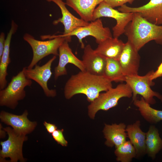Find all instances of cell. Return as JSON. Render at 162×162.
Instances as JSON below:
<instances>
[{
    "label": "cell",
    "instance_id": "obj_1",
    "mask_svg": "<svg viewBox=\"0 0 162 162\" xmlns=\"http://www.w3.org/2000/svg\"><path fill=\"white\" fill-rule=\"evenodd\" d=\"M112 87V82L104 76L80 71L71 75L67 81L64 88V94L65 98L69 99L76 94H83L91 102L101 92H106Z\"/></svg>",
    "mask_w": 162,
    "mask_h": 162
},
{
    "label": "cell",
    "instance_id": "obj_2",
    "mask_svg": "<svg viewBox=\"0 0 162 162\" xmlns=\"http://www.w3.org/2000/svg\"><path fill=\"white\" fill-rule=\"evenodd\" d=\"M134 13L132 20L125 28L124 34L134 49L138 52L152 40L162 45V25L151 23L138 13Z\"/></svg>",
    "mask_w": 162,
    "mask_h": 162
},
{
    "label": "cell",
    "instance_id": "obj_3",
    "mask_svg": "<svg viewBox=\"0 0 162 162\" xmlns=\"http://www.w3.org/2000/svg\"><path fill=\"white\" fill-rule=\"evenodd\" d=\"M132 96V92L129 85L126 83L120 84L115 88L112 87L105 92L100 93L91 102L88 107V115L93 119L98 111H107L116 106L121 98H130Z\"/></svg>",
    "mask_w": 162,
    "mask_h": 162
},
{
    "label": "cell",
    "instance_id": "obj_4",
    "mask_svg": "<svg viewBox=\"0 0 162 162\" xmlns=\"http://www.w3.org/2000/svg\"><path fill=\"white\" fill-rule=\"evenodd\" d=\"M71 37L61 35H54L52 39L43 41L37 40L31 34L26 33L23 38L31 46L33 53L32 61L27 68L30 69L33 68L40 60L49 55L58 56V50L60 46L66 40L70 42Z\"/></svg>",
    "mask_w": 162,
    "mask_h": 162
},
{
    "label": "cell",
    "instance_id": "obj_5",
    "mask_svg": "<svg viewBox=\"0 0 162 162\" xmlns=\"http://www.w3.org/2000/svg\"><path fill=\"white\" fill-rule=\"evenodd\" d=\"M31 80L27 78L23 70L16 75L14 76L10 82L4 88L0 91V105L10 109H14L18 101L26 97L25 88L30 86Z\"/></svg>",
    "mask_w": 162,
    "mask_h": 162
},
{
    "label": "cell",
    "instance_id": "obj_6",
    "mask_svg": "<svg viewBox=\"0 0 162 162\" xmlns=\"http://www.w3.org/2000/svg\"><path fill=\"white\" fill-rule=\"evenodd\" d=\"M153 70L148 72L145 75L125 76V82L130 87L132 92V99L137 98L138 94L141 95L146 101L150 105L156 103L154 97H156L162 101V95L152 90L151 87L154 83L151 80Z\"/></svg>",
    "mask_w": 162,
    "mask_h": 162
},
{
    "label": "cell",
    "instance_id": "obj_7",
    "mask_svg": "<svg viewBox=\"0 0 162 162\" xmlns=\"http://www.w3.org/2000/svg\"><path fill=\"white\" fill-rule=\"evenodd\" d=\"M3 128L8 134V138L6 140L0 142L2 146L0 152V162H4L6 158H9L11 162H16L19 160L25 161L22 149L23 142L27 140V136L17 134L10 127Z\"/></svg>",
    "mask_w": 162,
    "mask_h": 162
},
{
    "label": "cell",
    "instance_id": "obj_8",
    "mask_svg": "<svg viewBox=\"0 0 162 162\" xmlns=\"http://www.w3.org/2000/svg\"><path fill=\"white\" fill-rule=\"evenodd\" d=\"M134 14L121 12L115 9L103 1L94 10L92 21L104 17L114 19L116 23L112 28L113 36L114 38H118L124 34L125 28L132 20Z\"/></svg>",
    "mask_w": 162,
    "mask_h": 162
},
{
    "label": "cell",
    "instance_id": "obj_9",
    "mask_svg": "<svg viewBox=\"0 0 162 162\" xmlns=\"http://www.w3.org/2000/svg\"><path fill=\"white\" fill-rule=\"evenodd\" d=\"M56 58V56H54L42 66L36 64L34 68L30 69L27 67H24L22 69L26 77L37 82L42 88L45 95L48 97H53L57 94L56 90L50 89L47 86L48 82L52 74L51 66Z\"/></svg>",
    "mask_w": 162,
    "mask_h": 162
},
{
    "label": "cell",
    "instance_id": "obj_10",
    "mask_svg": "<svg viewBox=\"0 0 162 162\" xmlns=\"http://www.w3.org/2000/svg\"><path fill=\"white\" fill-rule=\"evenodd\" d=\"M75 36L78 39L81 47L84 49L85 45L82 40L88 36H92L95 39L98 44L106 39L112 37L110 29L104 27L102 20L100 18L92 21L87 26L78 28L70 33L67 36Z\"/></svg>",
    "mask_w": 162,
    "mask_h": 162
},
{
    "label": "cell",
    "instance_id": "obj_11",
    "mask_svg": "<svg viewBox=\"0 0 162 162\" xmlns=\"http://www.w3.org/2000/svg\"><path fill=\"white\" fill-rule=\"evenodd\" d=\"M124 13H137L151 23L162 25V0H150L148 2L138 7L124 4L118 9Z\"/></svg>",
    "mask_w": 162,
    "mask_h": 162
},
{
    "label": "cell",
    "instance_id": "obj_12",
    "mask_svg": "<svg viewBox=\"0 0 162 162\" xmlns=\"http://www.w3.org/2000/svg\"><path fill=\"white\" fill-rule=\"evenodd\" d=\"M28 114L27 110L21 115L2 111L0 114V118L2 122L11 126L17 134L26 135L33 131L37 125L36 122H31L28 119Z\"/></svg>",
    "mask_w": 162,
    "mask_h": 162
},
{
    "label": "cell",
    "instance_id": "obj_13",
    "mask_svg": "<svg viewBox=\"0 0 162 162\" xmlns=\"http://www.w3.org/2000/svg\"><path fill=\"white\" fill-rule=\"evenodd\" d=\"M68 42L64 41L58 49L59 60L58 64L54 70V78L57 80L58 78L67 74L66 68L69 63L74 65L81 71H86L82 60L78 58L73 53L70 47Z\"/></svg>",
    "mask_w": 162,
    "mask_h": 162
},
{
    "label": "cell",
    "instance_id": "obj_14",
    "mask_svg": "<svg viewBox=\"0 0 162 162\" xmlns=\"http://www.w3.org/2000/svg\"><path fill=\"white\" fill-rule=\"evenodd\" d=\"M138 52L128 41L125 43L118 60L125 76L138 74L140 60Z\"/></svg>",
    "mask_w": 162,
    "mask_h": 162
},
{
    "label": "cell",
    "instance_id": "obj_15",
    "mask_svg": "<svg viewBox=\"0 0 162 162\" xmlns=\"http://www.w3.org/2000/svg\"><path fill=\"white\" fill-rule=\"evenodd\" d=\"M49 2H52L56 4L60 8L62 17L53 22L54 24L59 22L62 23L64 25V32L61 35L63 36H67V35L79 27L85 26L88 24L82 19L78 18L73 15L67 9L66 6V3L63 0H46Z\"/></svg>",
    "mask_w": 162,
    "mask_h": 162
},
{
    "label": "cell",
    "instance_id": "obj_16",
    "mask_svg": "<svg viewBox=\"0 0 162 162\" xmlns=\"http://www.w3.org/2000/svg\"><path fill=\"white\" fill-rule=\"evenodd\" d=\"M83 49L82 60L85 71L93 74L103 75L106 58L96 52L89 44Z\"/></svg>",
    "mask_w": 162,
    "mask_h": 162
},
{
    "label": "cell",
    "instance_id": "obj_17",
    "mask_svg": "<svg viewBox=\"0 0 162 162\" xmlns=\"http://www.w3.org/2000/svg\"><path fill=\"white\" fill-rule=\"evenodd\" d=\"M126 126L123 123L111 125L105 124L103 132L106 139L105 144L108 147H118L126 141Z\"/></svg>",
    "mask_w": 162,
    "mask_h": 162
},
{
    "label": "cell",
    "instance_id": "obj_18",
    "mask_svg": "<svg viewBox=\"0 0 162 162\" xmlns=\"http://www.w3.org/2000/svg\"><path fill=\"white\" fill-rule=\"evenodd\" d=\"M140 122L137 120L133 124L128 125L126 128L127 137L134 147L136 157L139 158L146 153V133L140 127Z\"/></svg>",
    "mask_w": 162,
    "mask_h": 162
},
{
    "label": "cell",
    "instance_id": "obj_19",
    "mask_svg": "<svg viewBox=\"0 0 162 162\" xmlns=\"http://www.w3.org/2000/svg\"><path fill=\"white\" fill-rule=\"evenodd\" d=\"M125 43L118 38H108L98 44L94 50L96 52L106 58L118 60Z\"/></svg>",
    "mask_w": 162,
    "mask_h": 162
},
{
    "label": "cell",
    "instance_id": "obj_20",
    "mask_svg": "<svg viewBox=\"0 0 162 162\" xmlns=\"http://www.w3.org/2000/svg\"><path fill=\"white\" fill-rule=\"evenodd\" d=\"M17 28V25L14 21H12L10 29L5 40L3 53L0 58V90L4 88L7 86L6 77L8 75L7 70L11 62L10 57V43L12 36L16 32Z\"/></svg>",
    "mask_w": 162,
    "mask_h": 162
},
{
    "label": "cell",
    "instance_id": "obj_21",
    "mask_svg": "<svg viewBox=\"0 0 162 162\" xmlns=\"http://www.w3.org/2000/svg\"><path fill=\"white\" fill-rule=\"evenodd\" d=\"M104 0H66V4L72 8L84 21H92L96 7Z\"/></svg>",
    "mask_w": 162,
    "mask_h": 162
},
{
    "label": "cell",
    "instance_id": "obj_22",
    "mask_svg": "<svg viewBox=\"0 0 162 162\" xmlns=\"http://www.w3.org/2000/svg\"><path fill=\"white\" fill-rule=\"evenodd\" d=\"M146 154L153 160L162 149V139L158 130L154 125H151L146 133Z\"/></svg>",
    "mask_w": 162,
    "mask_h": 162
},
{
    "label": "cell",
    "instance_id": "obj_23",
    "mask_svg": "<svg viewBox=\"0 0 162 162\" xmlns=\"http://www.w3.org/2000/svg\"><path fill=\"white\" fill-rule=\"evenodd\" d=\"M133 101L134 105L138 108L141 116L146 121L155 124L162 121V110L152 107L142 97L140 99L136 98Z\"/></svg>",
    "mask_w": 162,
    "mask_h": 162
},
{
    "label": "cell",
    "instance_id": "obj_24",
    "mask_svg": "<svg viewBox=\"0 0 162 162\" xmlns=\"http://www.w3.org/2000/svg\"><path fill=\"white\" fill-rule=\"evenodd\" d=\"M103 76L111 82L125 81V76L122 72L119 61L112 58H106Z\"/></svg>",
    "mask_w": 162,
    "mask_h": 162
},
{
    "label": "cell",
    "instance_id": "obj_25",
    "mask_svg": "<svg viewBox=\"0 0 162 162\" xmlns=\"http://www.w3.org/2000/svg\"><path fill=\"white\" fill-rule=\"evenodd\" d=\"M118 161L130 162L136 157L135 149L130 141H126L116 148L114 152Z\"/></svg>",
    "mask_w": 162,
    "mask_h": 162
},
{
    "label": "cell",
    "instance_id": "obj_26",
    "mask_svg": "<svg viewBox=\"0 0 162 162\" xmlns=\"http://www.w3.org/2000/svg\"><path fill=\"white\" fill-rule=\"evenodd\" d=\"M64 130L56 129L52 134V135L55 141L58 144L63 146H67L68 142L63 135Z\"/></svg>",
    "mask_w": 162,
    "mask_h": 162
},
{
    "label": "cell",
    "instance_id": "obj_27",
    "mask_svg": "<svg viewBox=\"0 0 162 162\" xmlns=\"http://www.w3.org/2000/svg\"><path fill=\"white\" fill-rule=\"evenodd\" d=\"M135 0H104V2L114 8L117 7H121L127 3L132 4Z\"/></svg>",
    "mask_w": 162,
    "mask_h": 162
},
{
    "label": "cell",
    "instance_id": "obj_28",
    "mask_svg": "<svg viewBox=\"0 0 162 162\" xmlns=\"http://www.w3.org/2000/svg\"><path fill=\"white\" fill-rule=\"evenodd\" d=\"M162 76V62L158 67L157 69L155 72L154 71L151 76L152 80Z\"/></svg>",
    "mask_w": 162,
    "mask_h": 162
},
{
    "label": "cell",
    "instance_id": "obj_29",
    "mask_svg": "<svg viewBox=\"0 0 162 162\" xmlns=\"http://www.w3.org/2000/svg\"><path fill=\"white\" fill-rule=\"evenodd\" d=\"M44 125L49 134H52L57 129V127L55 124L48 123L46 121L44 122Z\"/></svg>",
    "mask_w": 162,
    "mask_h": 162
},
{
    "label": "cell",
    "instance_id": "obj_30",
    "mask_svg": "<svg viewBox=\"0 0 162 162\" xmlns=\"http://www.w3.org/2000/svg\"><path fill=\"white\" fill-rule=\"evenodd\" d=\"M5 34L2 32L0 35V58L2 56L5 42Z\"/></svg>",
    "mask_w": 162,
    "mask_h": 162
},
{
    "label": "cell",
    "instance_id": "obj_31",
    "mask_svg": "<svg viewBox=\"0 0 162 162\" xmlns=\"http://www.w3.org/2000/svg\"><path fill=\"white\" fill-rule=\"evenodd\" d=\"M6 132L3 128L2 124H0V137L1 138H4L6 136Z\"/></svg>",
    "mask_w": 162,
    "mask_h": 162
}]
</instances>
